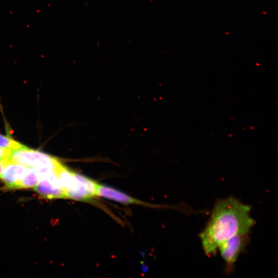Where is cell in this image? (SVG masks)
Segmentation results:
<instances>
[{
    "instance_id": "obj_1",
    "label": "cell",
    "mask_w": 278,
    "mask_h": 278,
    "mask_svg": "<svg viewBox=\"0 0 278 278\" xmlns=\"http://www.w3.org/2000/svg\"><path fill=\"white\" fill-rule=\"evenodd\" d=\"M250 206L231 196L217 200L199 237L204 253L215 254L220 244L240 233H249L255 223Z\"/></svg>"
},
{
    "instance_id": "obj_2",
    "label": "cell",
    "mask_w": 278,
    "mask_h": 278,
    "mask_svg": "<svg viewBox=\"0 0 278 278\" xmlns=\"http://www.w3.org/2000/svg\"><path fill=\"white\" fill-rule=\"evenodd\" d=\"M56 174L66 199L86 201L97 196L98 184L92 179L70 170L62 163L58 165Z\"/></svg>"
},
{
    "instance_id": "obj_3",
    "label": "cell",
    "mask_w": 278,
    "mask_h": 278,
    "mask_svg": "<svg viewBox=\"0 0 278 278\" xmlns=\"http://www.w3.org/2000/svg\"><path fill=\"white\" fill-rule=\"evenodd\" d=\"M8 162L33 168L40 172L41 176L51 172L55 173L61 163L55 157L24 145L10 149Z\"/></svg>"
},
{
    "instance_id": "obj_4",
    "label": "cell",
    "mask_w": 278,
    "mask_h": 278,
    "mask_svg": "<svg viewBox=\"0 0 278 278\" xmlns=\"http://www.w3.org/2000/svg\"><path fill=\"white\" fill-rule=\"evenodd\" d=\"M249 241V233L236 234L220 244L218 250L225 262L227 270L233 269L240 254Z\"/></svg>"
},
{
    "instance_id": "obj_5",
    "label": "cell",
    "mask_w": 278,
    "mask_h": 278,
    "mask_svg": "<svg viewBox=\"0 0 278 278\" xmlns=\"http://www.w3.org/2000/svg\"><path fill=\"white\" fill-rule=\"evenodd\" d=\"M33 189L44 199H66L55 172L42 175L38 183L33 187Z\"/></svg>"
},
{
    "instance_id": "obj_6",
    "label": "cell",
    "mask_w": 278,
    "mask_h": 278,
    "mask_svg": "<svg viewBox=\"0 0 278 278\" xmlns=\"http://www.w3.org/2000/svg\"><path fill=\"white\" fill-rule=\"evenodd\" d=\"M27 168L18 163L7 162L0 175V179L4 183L3 189L10 190L12 186L21 179Z\"/></svg>"
},
{
    "instance_id": "obj_7",
    "label": "cell",
    "mask_w": 278,
    "mask_h": 278,
    "mask_svg": "<svg viewBox=\"0 0 278 278\" xmlns=\"http://www.w3.org/2000/svg\"><path fill=\"white\" fill-rule=\"evenodd\" d=\"M97 196L112 200L123 204H136L144 205H151L142 201L135 199L114 188L98 184Z\"/></svg>"
},
{
    "instance_id": "obj_8",
    "label": "cell",
    "mask_w": 278,
    "mask_h": 278,
    "mask_svg": "<svg viewBox=\"0 0 278 278\" xmlns=\"http://www.w3.org/2000/svg\"><path fill=\"white\" fill-rule=\"evenodd\" d=\"M41 177V175L33 168L28 167L21 179L12 186L10 190L31 188L35 186Z\"/></svg>"
},
{
    "instance_id": "obj_9",
    "label": "cell",
    "mask_w": 278,
    "mask_h": 278,
    "mask_svg": "<svg viewBox=\"0 0 278 278\" xmlns=\"http://www.w3.org/2000/svg\"><path fill=\"white\" fill-rule=\"evenodd\" d=\"M23 145L12 138L0 134V148L11 149L20 147Z\"/></svg>"
},
{
    "instance_id": "obj_10",
    "label": "cell",
    "mask_w": 278,
    "mask_h": 278,
    "mask_svg": "<svg viewBox=\"0 0 278 278\" xmlns=\"http://www.w3.org/2000/svg\"><path fill=\"white\" fill-rule=\"evenodd\" d=\"M10 149L0 148V161H8Z\"/></svg>"
},
{
    "instance_id": "obj_11",
    "label": "cell",
    "mask_w": 278,
    "mask_h": 278,
    "mask_svg": "<svg viewBox=\"0 0 278 278\" xmlns=\"http://www.w3.org/2000/svg\"><path fill=\"white\" fill-rule=\"evenodd\" d=\"M7 162H6V161H0V175L1 173V172L3 170V168L5 165V164L7 163Z\"/></svg>"
}]
</instances>
